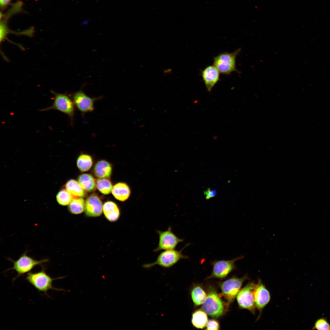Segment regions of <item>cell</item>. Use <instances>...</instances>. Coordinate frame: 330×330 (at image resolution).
Listing matches in <instances>:
<instances>
[{"mask_svg":"<svg viewBox=\"0 0 330 330\" xmlns=\"http://www.w3.org/2000/svg\"><path fill=\"white\" fill-rule=\"evenodd\" d=\"M103 211L101 201L95 193L90 195L85 201V213L89 217H95L101 215Z\"/></svg>","mask_w":330,"mask_h":330,"instance_id":"13","label":"cell"},{"mask_svg":"<svg viewBox=\"0 0 330 330\" xmlns=\"http://www.w3.org/2000/svg\"><path fill=\"white\" fill-rule=\"evenodd\" d=\"M156 232L159 235V240L158 246L154 250V252L174 249L179 243L184 240L183 239L178 238L173 232L171 226L166 231L157 230Z\"/></svg>","mask_w":330,"mask_h":330,"instance_id":"9","label":"cell"},{"mask_svg":"<svg viewBox=\"0 0 330 330\" xmlns=\"http://www.w3.org/2000/svg\"><path fill=\"white\" fill-rule=\"evenodd\" d=\"M186 246V245L185 247ZM184 248L179 251L174 249L165 250L159 254L156 261L151 263L144 264L142 265V267L150 269L156 265H159L164 268H170L180 259L188 258L187 256L182 253V251Z\"/></svg>","mask_w":330,"mask_h":330,"instance_id":"3","label":"cell"},{"mask_svg":"<svg viewBox=\"0 0 330 330\" xmlns=\"http://www.w3.org/2000/svg\"><path fill=\"white\" fill-rule=\"evenodd\" d=\"M54 99L53 105L41 111L56 110L60 111L67 115L70 119L71 123H72L75 107L72 98L66 94L54 93Z\"/></svg>","mask_w":330,"mask_h":330,"instance_id":"4","label":"cell"},{"mask_svg":"<svg viewBox=\"0 0 330 330\" xmlns=\"http://www.w3.org/2000/svg\"><path fill=\"white\" fill-rule=\"evenodd\" d=\"M12 0H0V7L2 9H6Z\"/></svg>","mask_w":330,"mask_h":330,"instance_id":"29","label":"cell"},{"mask_svg":"<svg viewBox=\"0 0 330 330\" xmlns=\"http://www.w3.org/2000/svg\"><path fill=\"white\" fill-rule=\"evenodd\" d=\"M103 212L106 218L110 222L117 221L119 217L120 212L117 205L114 202L108 201L103 206Z\"/></svg>","mask_w":330,"mask_h":330,"instance_id":"15","label":"cell"},{"mask_svg":"<svg viewBox=\"0 0 330 330\" xmlns=\"http://www.w3.org/2000/svg\"><path fill=\"white\" fill-rule=\"evenodd\" d=\"M65 189L72 195L73 198L84 197L86 193L78 182L73 179L68 181L65 185Z\"/></svg>","mask_w":330,"mask_h":330,"instance_id":"19","label":"cell"},{"mask_svg":"<svg viewBox=\"0 0 330 330\" xmlns=\"http://www.w3.org/2000/svg\"><path fill=\"white\" fill-rule=\"evenodd\" d=\"M201 75L207 91L211 92L220 80V72L214 65L206 67L201 72Z\"/></svg>","mask_w":330,"mask_h":330,"instance_id":"14","label":"cell"},{"mask_svg":"<svg viewBox=\"0 0 330 330\" xmlns=\"http://www.w3.org/2000/svg\"><path fill=\"white\" fill-rule=\"evenodd\" d=\"M64 277L52 278L48 275L43 269L37 272H29L26 277L27 281L38 291L44 293L46 295L50 290L64 291V290L54 288L53 285V280L63 278Z\"/></svg>","mask_w":330,"mask_h":330,"instance_id":"1","label":"cell"},{"mask_svg":"<svg viewBox=\"0 0 330 330\" xmlns=\"http://www.w3.org/2000/svg\"><path fill=\"white\" fill-rule=\"evenodd\" d=\"M101 97H91L86 95L82 90L72 95V98L75 107L82 113L93 112L94 110L95 101Z\"/></svg>","mask_w":330,"mask_h":330,"instance_id":"10","label":"cell"},{"mask_svg":"<svg viewBox=\"0 0 330 330\" xmlns=\"http://www.w3.org/2000/svg\"><path fill=\"white\" fill-rule=\"evenodd\" d=\"M247 275L238 278L233 277L222 282L220 284L222 294L228 303L233 302L240 290L244 282L248 279Z\"/></svg>","mask_w":330,"mask_h":330,"instance_id":"8","label":"cell"},{"mask_svg":"<svg viewBox=\"0 0 330 330\" xmlns=\"http://www.w3.org/2000/svg\"><path fill=\"white\" fill-rule=\"evenodd\" d=\"M112 193L116 199L124 201L129 197L130 191L129 187L127 184L120 182L116 184L113 187Z\"/></svg>","mask_w":330,"mask_h":330,"instance_id":"17","label":"cell"},{"mask_svg":"<svg viewBox=\"0 0 330 330\" xmlns=\"http://www.w3.org/2000/svg\"><path fill=\"white\" fill-rule=\"evenodd\" d=\"M313 329L318 330H330V324L325 318H322L316 321Z\"/></svg>","mask_w":330,"mask_h":330,"instance_id":"26","label":"cell"},{"mask_svg":"<svg viewBox=\"0 0 330 330\" xmlns=\"http://www.w3.org/2000/svg\"><path fill=\"white\" fill-rule=\"evenodd\" d=\"M256 284L254 281L248 283L241 289L237 296L238 303L240 307L247 310L253 314L255 313L254 292Z\"/></svg>","mask_w":330,"mask_h":330,"instance_id":"7","label":"cell"},{"mask_svg":"<svg viewBox=\"0 0 330 330\" xmlns=\"http://www.w3.org/2000/svg\"><path fill=\"white\" fill-rule=\"evenodd\" d=\"M96 183L97 188L101 193L108 194L112 192L113 187L111 182L108 178L97 179Z\"/></svg>","mask_w":330,"mask_h":330,"instance_id":"24","label":"cell"},{"mask_svg":"<svg viewBox=\"0 0 330 330\" xmlns=\"http://www.w3.org/2000/svg\"><path fill=\"white\" fill-rule=\"evenodd\" d=\"M204 194L206 196V199L207 200H209L215 196L217 194V192L216 190L208 188L204 192Z\"/></svg>","mask_w":330,"mask_h":330,"instance_id":"28","label":"cell"},{"mask_svg":"<svg viewBox=\"0 0 330 330\" xmlns=\"http://www.w3.org/2000/svg\"><path fill=\"white\" fill-rule=\"evenodd\" d=\"M94 171L97 177L108 178L111 176L112 167L109 163L105 160H102L96 163L94 167Z\"/></svg>","mask_w":330,"mask_h":330,"instance_id":"16","label":"cell"},{"mask_svg":"<svg viewBox=\"0 0 330 330\" xmlns=\"http://www.w3.org/2000/svg\"><path fill=\"white\" fill-rule=\"evenodd\" d=\"M78 181L82 188L86 192H93L97 188L95 180L90 174H84L80 175L78 178Z\"/></svg>","mask_w":330,"mask_h":330,"instance_id":"18","label":"cell"},{"mask_svg":"<svg viewBox=\"0 0 330 330\" xmlns=\"http://www.w3.org/2000/svg\"><path fill=\"white\" fill-rule=\"evenodd\" d=\"M191 294L194 303L197 306L203 304L207 296L204 291L199 286L194 287L191 291Z\"/></svg>","mask_w":330,"mask_h":330,"instance_id":"22","label":"cell"},{"mask_svg":"<svg viewBox=\"0 0 330 330\" xmlns=\"http://www.w3.org/2000/svg\"><path fill=\"white\" fill-rule=\"evenodd\" d=\"M9 260L13 263V266L7 271L13 270L17 273V275L14 279L15 280L18 277L30 272L35 267L38 265H42L47 262V259L39 260H35L27 255L26 252H24L16 260L11 259Z\"/></svg>","mask_w":330,"mask_h":330,"instance_id":"5","label":"cell"},{"mask_svg":"<svg viewBox=\"0 0 330 330\" xmlns=\"http://www.w3.org/2000/svg\"><path fill=\"white\" fill-rule=\"evenodd\" d=\"M254 299L255 306L259 311V319L263 308L270 299V293L260 279H258L255 290Z\"/></svg>","mask_w":330,"mask_h":330,"instance_id":"12","label":"cell"},{"mask_svg":"<svg viewBox=\"0 0 330 330\" xmlns=\"http://www.w3.org/2000/svg\"><path fill=\"white\" fill-rule=\"evenodd\" d=\"M85 202L82 197L73 199L68 205L69 211L74 214H78L83 212L85 210Z\"/></svg>","mask_w":330,"mask_h":330,"instance_id":"21","label":"cell"},{"mask_svg":"<svg viewBox=\"0 0 330 330\" xmlns=\"http://www.w3.org/2000/svg\"><path fill=\"white\" fill-rule=\"evenodd\" d=\"M243 257L242 256L230 260H216L212 262V273L207 278H223L226 277L235 268V262Z\"/></svg>","mask_w":330,"mask_h":330,"instance_id":"11","label":"cell"},{"mask_svg":"<svg viewBox=\"0 0 330 330\" xmlns=\"http://www.w3.org/2000/svg\"><path fill=\"white\" fill-rule=\"evenodd\" d=\"M206 329L209 330H217L219 329V325L217 321L214 320H210L207 323Z\"/></svg>","mask_w":330,"mask_h":330,"instance_id":"27","label":"cell"},{"mask_svg":"<svg viewBox=\"0 0 330 330\" xmlns=\"http://www.w3.org/2000/svg\"><path fill=\"white\" fill-rule=\"evenodd\" d=\"M241 51L239 49L233 52H224L215 57L213 59V65L220 73L228 75L233 72H238L236 68V58Z\"/></svg>","mask_w":330,"mask_h":330,"instance_id":"2","label":"cell"},{"mask_svg":"<svg viewBox=\"0 0 330 330\" xmlns=\"http://www.w3.org/2000/svg\"><path fill=\"white\" fill-rule=\"evenodd\" d=\"M202 310L211 317L217 318L222 315L224 311V304L217 293L210 291L203 304Z\"/></svg>","mask_w":330,"mask_h":330,"instance_id":"6","label":"cell"},{"mask_svg":"<svg viewBox=\"0 0 330 330\" xmlns=\"http://www.w3.org/2000/svg\"><path fill=\"white\" fill-rule=\"evenodd\" d=\"M207 322L206 313L203 310H197L193 314L192 323L195 327L203 329L206 326Z\"/></svg>","mask_w":330,"mask_h":330,"instance_id":"20","label":"cell"},{"mask_svg":"<svg viewBox=\"0 0 330 330\" xmlns=\"http://www.w3.org/2000/svg\"><path fill=\"white\" fill-rule=\"evenodd\" d=\"M171 72V69H166L164 71V73L165 74H169Z\"/></svg>","mask_w":330,"mask_h":330,"instance_id":"30","label":"cell"},{"mask_svg":"<svg viewBox=\"0 0 330 330\" xmlns=\"http://www.w3.org/2000/svg\"><path fill=\"white\" fill-rule=\"evenodd\" d=\"M92 164V159L90 156L88 155H81L77 160V166L82 172L90 170Z\"/></svg>","mask_w":330,"mask_h":330,"instance_id":"23","label":"cell"},{"mask_svg":"<svg viewBox=\"0 0 330 330\" xmlns=\"http://www.w3.org/2000/svg\"><path fill=\"white\" fill-rule=\"evenodd\" d=\"M73 198L72 195L66 189L60 190L56 196V200L58 204L61 206L68 205Z\"/></svg>","mask_w":330,"mask_h":330,"instance_id":"25","label":"cell"}]
</instances>
